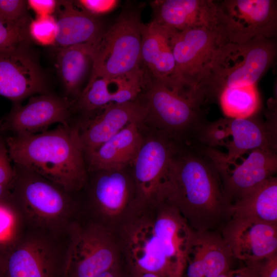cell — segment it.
<instances>
[{
  "label": "cell",
  "mask_w": 277,
  "mask_h": 277,
  "mask_svg": "<svg viewBox=\"0 0 277 277\" xmlns=\"http://www.w3.org/2000/svg\"><path fill=\"white\" fill-rule=\"evenodd\" d=\"M0 130V185L10 188L14 176V170L10 163V158L5 139Z\"/></svg>",
  "instance_id": "d590c367"
},
{
  "label": "cell",
  "mask_w": 277,
  "mask_h": 277,
  "mask_svg": "<svg viewBox=\"0 0 277 277\" xmlns=\"http://www.w3.org/2000/svg\"><path fill=\"white\" fill-rule=\"evenodd\" d=\"M138 124L128 125L96 150L86 155L92 171L124 169L132 163L144 143Z\"/></svg>",
  "instance_id": "d4e9b609"
},
{
  "label": "cell",
  "mask_w": 277,
  "mask_h": 277,
  "mask_svg": "<svg viewBox=\"0 0 277 277\" xmlns=\"http://www.w3.org/2000/svg\"><path fill=\"white\" fill-rule=\"evenodd\" d=\"M196 232L209 231L228 214L219 165L210 149L195 143L172 157L161 196Z\"/></svg>",
  "instance_id": "6da1fadb"
},
{
  "label": "cell",
  "mask_w": 277,
  "mask_h": 277,
  "mask_svg": "<svg viewBox=\"0 0 277 277\" xmlns=\"http://www.w3.org/2000/svg\"><path fill=\"white\" fill-rule=\"evenodd\" d=\"M10 160L76 194L88 181L80 130L59 124L51 130L5 138Z\"/></svg>",
  "instance_id": "7a4b0ae2"
},
{
  "label": "cell",
  "mask_w": 277,
  "mask_h": 277,
  "mask_svg": "<svg viewBox=\"0 0 277 277\" xmlns=\"http://www.w3.org/2000/svg\"><path fill=\"white\" fill-rule=\"evenodd\" d=\"M27 5L37 16L50 15L55 12L58 1L54 0H29Z\"/></svg>",
  "instance_id": "8d00e7d4"
},
{
  "label": "cell",
  "mask_w": 277,
  "mask_h": 277,
  "mask_svg": "<svg viewBox=\"0 0 277 277\" xmlns=\"http://www.w3.org/2000/svg\"><path fill=\"white\" fill-rule=\"evenodd\" d=\"M144 70L111 78H96L88 83L76 100V108L91 112L112 104L134 101L147 84Z\"/></svg>",
  "instance_id": "603a6c76"
},
{
  "label": "cell",
  "mask_w": 277,
  "mask_h": 277,
  "mask_svg": "<svg viewBox=\"0 0 277 277\" xmlns=\"http://www.w3.org/2000/svg\"><path fill=\"white\" fill-rule=\"evenodd\" d=\"M73 103L49 93L31 96L24 105L14 107L0 125L13 135H28L46 131L54 124H69Z\"/></svg>",
  "instance_id": "2e32d148"
},
{
  "label": "cell",
  "mask_w": 277,
  "mask_h": 277,
  "mask_svg": "<svg viewBox=\"0 0 277 277\" xmlns=\"http://www.w3.org/2000/svg\"><path fill=\"white\" fill-rule=\"evenodd\" d=\"M30 39L43 46L54 45L57 34L56 21L53 15L36 16L28 25Z\"/></svg>",
  "instance_id": "4dcf8cb0"
},
{
  "label": "cell",
  "mask_w": 277,
  "mask_h": 277,
  "mask_svg": "<svg viewBox=\"0 0 277 277\" xmlns=\"http://www.w3.org/2000/svg\"><path fill=\"white\" fill-rule=\"evenodd\" d=\"M127 217L121 229V238L131 272L182 277L184 270L167 258L154 233L150 207H135Z\"/></svg>",
  "instance_id": "9c48e42d"
},
{
  "label": "cell",
  "mask_w": 277,
  "mask_h": 277,
  "mask_svg": "<svg viewBox=\"0 0 277 277\" xmlns=\"http://www.w3.org/2000/svg\"><path fill=\"white\" fill-rule=\"evenodd\" d=\"M7 197L0 202V242L7 239L20 224L7 203Z\"/></svg>",
  "instance_id": "d6a6232c"
},
{
  "label": "cell",
  "mask_w": 277,
  "mask_h": 277,
  "mask_svg": "<svg viewBox=\"0 0 277 277\" xmlns=\"http://www.w3.org/2000/svg\"><path fill=\"white\" fill-rule=\"evenodd\" d=\"M240 269L247 277H277V253L264 259L244 261Z\"/></svg>",
  "instance_id": "1f68e13d"
},
{
  "label": "cell",
  "mask_w": 277,
  "mask_h": 277,
  "mask_svg": "<svg viewBox=\"0 0 277 277\" xmlns=\"http://www.w3.org/2000/svg\"><path fill=\"white\" fill-rule=\"evenodd\" d=\"M204 277H219L230 269L231 252L222 236L209 231L196 232Z\"/></svg>",
  "instance_id": "83f0119b"
},
{
  "label": "cell",
  "mask_w": 277,
  "mask_h": 277,
  "mask_svg": "<svg viewBox=\"0 0 277 277\" xmlns=\"http://www.w3.org/2000/svg\"><path fill=\"white\" fill-rule=\"evenodd\" d=\"M219 166L225 194L231 204L232 200L243 197L274 176L277 171L276 151L255 149L232 170Z\"/></svg>",
  "instance_id": "44dd1931"
},
{
  "label": "cell",
  "mask_w": 277,
  "mask_h": 277,
  "mask_svg": "<svg viewBox=\"0 0 277 277\" xmlns=\"http://www.w3.org/2000/svg\"><path fill=\"white\" fill-rule=\"evenodd\" d=\"M135 11L123 12L96 44L88 82L129 75L141 68V25Z\"/></svg>",
  "instance_id": "52a82bcc"
},
{
  "label": "cell",
  "mask_w": 277,
  "mask_h": 277,
  "mask_svg": "<svg viewBox=\"0 0 277 277\" xmlns=\"http://www.w3.org/2000/svg\"><path fill=\"white\" fill-rule=\"evenodd\" d=\"M153 230L167 258L185 269L196 236L180 211L164 202L149 206Z\"/></svg>",
  "instance_id": "d6986e66"
},
{
  "label": "cell",
  "mask_w": 277,
  "mask_h": 277,
  "mask_svg": "<svg viewBox=\"0 0 277 277\" xmlns=\"http://www.w3.org/2000/svg\"><path fill=\"white\" fill-rule=\"evenodd\" d=\"M69 235L68 277H96L118 267V245L107 226L80 216Z\"/></svg>",
  "instance_id": "30bf717a"
},
{
  "label": "cell",
  "mask_w": 277,
  "mask_h": 277,
  "mask_svg": "<svg viewBox=\"0 0 277 277\" xmlns=\"http://www.w3.org/2000/svg\"><path fill=\"white\" fill-rule=\"evenodd\" d=\"M229 42L223 30L194 28L174 34V89L199 91L197 87L220 48Z\"/></svg>",
  "instance_id": "8fae6325"
},
{
  "label": "cell",
  "mask_w": 277,
  "mask_h": 277,
  "mask_svg": "<svg viewBox=\"0 0 277 277\" xmlns=\"http://www.w3.org/2000/svg\"><path fill=\"white\" fill-rule=\"evenodd\" d=\"M165 138L144 141L132 164L134 181V207L161 202L162 190L175 151Z\"/></svg>",
  "instance_id": "7c38bea8"
},
{
  "label": "cell",
  "mask_w": 277,
  "mask_h": 277,
  "mask_svg": "<svg viewBox=\"0 0 277 277\" xmlns=\"http://www.w3.org/2000/svg\"><path fill=\"white\" fill-rule=\"evenodd\" d=\"M96 277H122L118 267L109 270Z\"/></svg>",
  "instance_id": "74e56055"
},
{
  "label": "cell",
  "mask_w": 277,
  "mask_h": 277,
  "mask_svg": "<svg viewBox=\"0 0 277 277\" xmlns=\"http://www.w3.org/2000/svg\"><path fill=\"white\" fill-rule=\"evenodd\" d=\"M0 130H1V129H0Z\"/></svg>",
  "instance_id": "b9f144b4"
},
{
  "label": "cell",
  "mask_w": 277,
  "mask_h": 277,
  "mask_svg": "<svg viewBox=\"0 0 277 277\" xmlns=\"http://www.w3.org/2000/svg\"><path fill=\"white\" fill-rule=\"evenodd\" d=\"M123 169L97 171L89 191L87 216L83 217L105 225L109 221L126 217L131 211L132 187Z\"/></svg>",
  "instance_id": "5bb4252c"
},
{
  "label": "cell",
  "mask_w": 277,
  "mask_h": 277,
  "mask_svg": "<svg viewBox=\"0 0 277 277\" xmlns=\"http://www.w3.org/2000/svg\"><path fill=\"white\" fill-rule=\"evenodd\" d=\"M175 31L153 21L141 25V66L150 80L172 88L176 67L172 39Z\"/></svg>",
  "instance_id": "ffe728a7"
},
{
  "label": "cell",
  "mask_w": 277,
  "mask_h": 277,
  "mask_svg": "<svg viewBox=\"0 0 277 277\" xmlns=\"http://www.w3.org/2000/svg\"><path fill=\"white\" fill-rule=\"evenodd\" d=\"M222 236L233 258L244 262L277 253V225L232 217L224 227Z\"/></svg>",
  "instance_id": "ac0fdd59"
},
{
  "label": "cell",
  "mask_w": 277,
  "mask_h": 277,
  "mask_svg": "<svg viewBox=\"0 0 277 277\" xmlns=\"http://www.w3.org/2000/svg\"><path fill=\"white\" fill-rule=\"evenodd\" d=\"M7 202L23 225L68 234L80 215L75 194L23 166L14 164Z\"/></svg>",
  "instance_id": "3957f363"
},
{
  "label": "cell",
  "mask_w": 277,
  "mask_h": 277,
  "mask_svg": "<svg viewBox=\"0 0 277 277\" xmlns=\"http://www.w3.org/2000/svg\"><path fill=\"white\" fill-rule=\"evenodd\" d=\"M218 4L229 42L241 43L256 37L272 38L276 36V1L224 0Z\"/></svg>",
  "instance_id": "4fadbf2b"
},
{
  "label": "cell",
  "mask_w": 277,
  "mask_h": 277,
  "mask_svg": "<svg viewBox=\"0 0 277 277\" xmlns=\"http://www.w3.org/2000/svg\"><path fill=\"white\" fill-rule=\"evenodd\" d=\"M230 270L229 271H228V272L221 275L219 277H229V273H230Z\"/></svg>",
  "instance_id": "60d3db41"
},
{
  "label": "cell",
  "mask_w": 277,
  "mask_h": 277,
  "mask_svg": "<svg viewBox=\"0 0 277 277\" xmlns=\"http://www.w3.org/2000/svg\"><path fill=\"white\" fill-rule=\"evenodd\" d=\"M152 21L177 31L194 28L224 31V15L212 0H159L151 3Z\"/></svg>",
  "instance_id": "e0dca14e"
},
{
  "label": "cell",
  "mask_w": 277,
  "mask_h": 277,
  "mask_svg": "<svg viewBox=\"0 0 277 277\" xmlns=\"http://www.w3.org/2000/svg\"><path fill=\"white\" fill-rule=\"evenodd\" d=\"M132 277H161L160 275L147 272H132Z\"/></svg>",
  "instance_id": "f35d334b"
},
{
  "label": "cell",
  "mask_w": 277,
  "mask_h": 277,
  "mask_svg": "<svg viewBox=\"0 0 277 277\" xmlns=\"http://www.w3.org/2000/svg\"><path fill=\"white\" fill-rule=\"evenodd\" d=\"M27 2L22 0H0V17L17 22L28 18Z\"/></svg>",
  "instance_id": "836d02e7"
},
{
  "label": "cell",
  "mask_w": 277,
  "mask_h": 277,
  "mask_svg": "<svg viewBox=\"0 0 277 277\" xmlns=\"http://www.w3.org/2000/svg\"><path fill=\"white\" fill-rule=\"evenodd\" d=\"M264 122L255 115L246 118H220L207 123L201 130L198 142L211 148H226L222 154L215 150V157L223 166H228L243 154L255 149L277 150L275 109Z\"/></svg>",
  "instance_id": "8992f818"
},
{
  "label": "cell",
  "mask_w": 277,
  "mask_h": 277,
  "mask_svg": "<svg viewBox=\"0 0 277 277\" xmlns=\"http://www.w3.org/2000/svg\"><path fill=\"white\" fill-rule=\"evenodd\" d=\"M147 117L170 135L189 134L197 141L201 130L208 123L203 106V96L196 92H183L160 82L147 83Z\"/></svg>",
  "instance_id": "ba28073f"
},
{
  "label": "cell",
  "mask_w": 277,
  "mask_h": 277,
  "mask_svg": "<svg viewBox=\"0 0 277 277\" xmlns=\"http://www.w3.org/2000/svg\"><path fill=\"white\" fill-rule=\"evenodd\" d=\"M70 235L21 224L0 242V277H68Z\"/></svg>",
  "instance_id": "277c9868"
},
{
  "label": "cell",
  "mask_w": 277,
  "mask_h": 277,
  "mask_svg": "<svg viewBox=\"0 0 277 277\" xmlns=\"http://www.w3.org/2000/svg\"><path fill=\"white\" fill-rule=\"evenodd\" d=\"M102 109L80 130L85 155L94 151L128 125L133 123L139 124L147 118L145 106L134 101L110 104Z\"/></svg>",
  "instance_id": "7402d4cb"
},
{
  "label": "cell",
  "mask_w": 277,
  "mask_h": 277,
  "mask_svg": "<svg viewBox=\"0 0 277 277\" xmlns=\"http://www.w3.org/2000/svg\"><path fill=\"white\" fill-rule=\"evenodd\" d=\"M28 18L13 22L0 17V51L29 47Z\"/></svg>",
  "instance_id": "f546056e"
},
{
  "label": "cell",
  "mask_w": 277,
  "mask_h": 277,
  "mask_svg": "<svg viewBox=\"0 0 277 277\" xmlns=\"http://www.w3.org/2000/svg\"><path fill=\"white\" fill-rule=\"evenodd\" d=\"M217 101L223 113L229 118L252 116L258 112L260 105L256 85L225 88L221 92Z\"/></svg>",
  "instance_id": "f1b7e54d"
},
{
  "label": "cell",
  "mask_w": 277,
  "mask_h": 277,
  "mask_svg": "<svg viewBox=\"0 0 277 277\" xmlns=\"http://www.w3.org/2000/svg\"><path fill=\"white\" fill-rule=\"evenodd\" d=\"M228 214L234 218L255 220L277 225V178L272 176L261 186L231 204Z\"/></svg>",
  "instance_id": "4316f807"
},
{
  "label": "cell",
  "mask_w": 277,
  "mask_h": 277,
  "mask_svg": "<svg viewBox=\"0 0 277 277\" xmlns=\"http://www.w3.org/2000/svg\"><path fill=\"white\" fill-rule=\"evenodd\" d=\"M55 12L57 34L54 46L57 49L96 43L105 31L97 17L78 8L74 1H58Z\"/></svg>",
  "instance_id": "cb8c5ba5"
},
{
  "label": "cell",
  "mask_w": 277,
  "mask_h": 277,
  "mask_svg": "<svg viewBox=\"0 0 277 277\" xmlns=\"http://www.w3.org/2000/svg\"><path fill=\"white\" fill-rule=\"evenodd\" d=\"M29 47L0 51V95L15 103L48 93L45 76Z\"/></svg>",
  "instance_id": "9a60e30c"
},
{
  "label": "cell",
  "mask_w": 277,
  "mask_h": 277,
  "mask_svg": "<svg viewBox=\"0 0 277 277\" xmlns=\"http://www.w3.org/2000/svg\"><path fill=\"white\" fill-rule=\"evenodd\" d=\"M74 2L82 10L96 17L112 11L119 3L116 0H80Z\"/></svg>",
  "instance_id": "e575fe53"
},
{
  "label": "cell",
  "mask_w": 277,
  "mask_h": 277,
  "mask_svg": "<svg viewBox=\"0 0 277 277\" xmlns=\"http://www.w3.org/2000/svg\"><path fill=\"white\" fill-rule=\"evenodd\" d=\"M276 55L274 38L256 37L241 43L228 42L216 53L197 90L207 102L217 100L225 88L256 85Z\"/></svg>",
  "instance_id": "5b68a950"
},
{
  "label": "cell",
  "mask_w": 277,
  "mask_h": 277,
  "mask_svg": "<svg viewBox=\"0 0 277 277\" xmlns=\"http://www.w3.org/2000/svg\"><path fill=\"white\" fill-rule=\"evenodd\" d=\"M9 187L0 185V202L6 197L9 193Z\"/></svg>",
  "instance_id": "ab89813d"
},
{
  "label": "cell",
  "mask_w": 277,
  "mask_h": 277,
  "mask_svg": "<svg viewBox=\"0 0 277 277\" xmlns=\"http://www.w3.org/2000/svg\"><path fill=\"white\" fill-rule=\"evenodd\" d=\"M97 42L57 49V72L64 89L65 98L71 102L72 98L73 103L80 95L81 87L89 71L91 72Z\"/></svg>",
  "instance_id": "484cf974"
}]
</instances>
